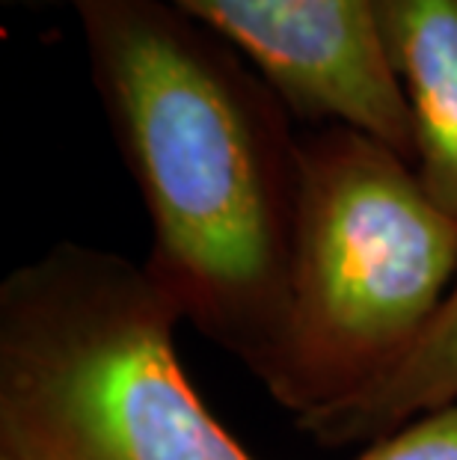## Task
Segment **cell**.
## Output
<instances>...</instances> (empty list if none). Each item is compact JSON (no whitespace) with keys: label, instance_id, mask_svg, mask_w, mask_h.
I'll use <instances>...</instances> for the list:
<instances>
[{"label":"cell","instance_id":"6da1fadb","mask_svg":"<svg viewBox=\"0 0 457 460\" xmlns=\"http://www.w3.org/2000/svg\"><path fill=\"white\" fill-rule=\"evenodd\" d=\"M92 86L152 229L145 270L259 375L288 297L300 137L235 48L167 0H72Z\"/></svg>","mask_w":457,"mask_h":460},{"label":"cell","instance_id":"7a4b0ae2","mask_svg":"<svg viewBox=\"0 0 457 460\" xmlns=\"http://www.w3.org/2000/svg\"><path fill=\"white\" fill-rule=\"evenodd\" d=\"M145 264L60 241L0 286V460H252L190 384Z\"/></svg>","mask_w":457,"mask_h":460},{"label":"cell","instance_id":"3957f363","mask_svg":"<svg viewBox=\"0 0 457 460\" xmlns=\"http://www.w3.org/2000/svg\"><path fill=\"white\" fill-rule=\"evenodd\" d=\"M457 286V220L372 134H300L279 339L259 380L294 419L368 393L413 354Z\"/></svg>","mask_w":457,"mask_h":460},{"label":"cell","instance_id":"277c9868","mask_svg":"<svg viewBox=\"0 0 457 460\" xmlns=\"http://www.w3.org/2000/svg\"><path fill=\"white\" fill-rule=\"evenodd\" d=\"M232 45L303 122L372 134L413 164L372 0H167Z\"/></svg>","mask_w":457,"mask_h":460},{"label":"cell","instance_id":"5b68a950","mask_svg":"<svg viewBox=\"0 0 457 460\" xmlns=\"http://www.w3.org/2000/svg\"><path fill=\"white\" fill-rule=\"evenodd\" d=\"M372 13L410 116L413 170L457 220V0H372Z\"/></svg>","mask_w":457,"mask_h":460},{"label":"cell","instance_id":"8992f818","mask_svg":"<svg viewBox=\"0 0 457 460\" xmlns=\"http://www.w3.org/2000/svg\"><path fill=\"white\" fill-rule=\"evenodd\" d=\"M457 401V286L413 354L368 393L324 413L300 419L318 446L338 448L381 439L416 416Z\"/></svg>","mask_w":457,"mask_h":460},{"label":"cell","instance_id":"52a82bcc","mask_svg":"<svg viewBox=\"0 0 457 460\" xmlns=\"http://www.w3.org/2000/svg\"><path fill=\"white\" fill-rule=\"evenodd\" d=\"M356 460H457V401L374 439Z\"/></svg>","mask_w":457,"mask_h":460},{"label":"cell","instance_id":"ba28073f","mask_svg":"<svg viewBox=\"0 0 457 460\" xmlns=\"http://www.w3.org/2000/svg\"><path fill=\"white\" fill-rule=\"evenodd\" d=\"M9 9H51V6H72V0H4Z\"/></svg>","mask_w":457,"mask_h":460}]
</instances>
